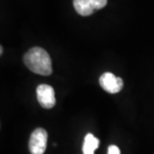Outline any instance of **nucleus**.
<instances>
[{
	"instance_id": "f257e3e1",
	"label": "nucleus",
	"mask_w": 154,
	"mask_h": 154,
	"mask_svg": "<svg viewBox=\"0 0 154 154\" xmlns=\"http://www.w3.org/2000/svg\"><path fill=\"white\" fill-rule=\"evenodd\" d=\"M23 61L25 66L32 72L39 75H50L52 73L51 58L41 47H33L24 54Z\"/></svg>"
},
{
	"instance_id": "f03ea898",
	"label": "nucleus",
	"mask_w": 154,
	"mask_h": 154,
	"mask_svg": "<svg viewBox=\"0 0 154 154\" xmlns=\"http://www.w3.org/2000/svg\"><path fill=\"white\" fill-rule=\"evenodd\" d=\"M107 4V0H73L75 11L81 16H89Z\"/></svg>"
},
{
	"instance_id": "7ed1b4c3",
	"label": "nucleus",
	"mask_w": 154,
	"mask_h": 154,
	"mask_svg": "<svg viewBox=\"0 0 154 154\" xmlns=\"http://www.w3.org/2000/svg\"><path fill=\"white\" fill-rule=\"evenodd\" d=\"M47 145V132L43 128H36L30 135L29 151L31 154H44Z\"/></svg>"
},
{
	"instance_id": "20e7f679",
	"label": "nucleus",
	"mask_w": 154,
	"mask_h": 154,
	"mask_svg": "<svg viewBox=\"0 0 154 154\" xmlns=\"http://www.w3.org/2000/svg\"><path fill=\"white\" fill-rule=\"evenodd\" d=\"M36 94H37V100L41 107L45 109L52 108L56 100H55L54 89L52 86L47 84H40L36 88Z\"/></svg>"
},
{
	"instance_id": "39448f33",
	"label": "nucleus",
	"mask_w": 154,
	"mask_h": 154,
	"mask_svg": "<svg viewBox=\"0 0 154 154\" xmlns=\"http://www.w3.org/2000/svg\"><path fill=\"white\" fill-rule=\"evenodd\" d=\"M99 84L108 93L115 94L123 87V80L120 77H116L111 72H105L100 76Z\"/></svg>"
},
{
	"instance_id": "423d86ee",
	"label": "nucleus",
	"mask_w": 154,
	"mask_h": 154,
	"mask_svg": "<svg viewBox=\"0 0 154 154\" xmlns=\"http://www.w3.org/2000/svg\"><path fill=\"white\" fill-rule=\"evenodd\" d=\"M98 146H99V139L92 133L86 134L82 147L83 154H94V151L98 148Z\"/></svg>"
},
{
	"instance_id": "0eeeda50",
	"label": "nucleus",
	"mask_w": 154,
	"mask_h": 154,
	"mask_svg": "<svg viewBox=\"0 0 154 154\" xmlns=\"http://www.w3.org/2000/svg\"><path fill=\"white\" fill-rule=\"evenodd\" d=\"M108 154H120V149L116 145H110L108 147Z\"/></svg>"
},
{
	"instance_id": "6e6552de",
	"label": "nucleus",
	"mask_w": 154,
	"mask_h": 154,
	"mask_svg": "<svg viewBox=\"0 0 154 154\" xmlns=\"http://www.w3.org/2000/svg\"><path fill=\"white\" fill-rule=\"evenodd\" d=\"M2 53H3V47L1 46V47H0V54L2 55Z\"/></svg>"
}]
</instances>
